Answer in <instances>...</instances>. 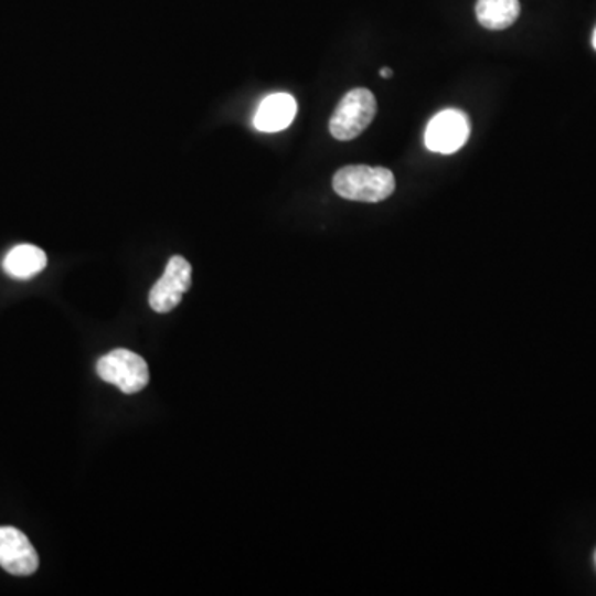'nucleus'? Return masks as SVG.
<instances>
[{
	"instance_id": "obj_5",
	"label": "nucleus",
	"mask_w": 596,
	"mask_h": 596,
	"mask_svg": "<svg viewBox=\"0 0 596 596\" xmlns=\"http://www.w3.org/2000/svg\"><path fill=\"white\" fill-rule=\"evenodd\" d=\"M192 267L184 257L174 255L169 258L162 277L149 291V305L158 313H168L181 304L185 291L191 288Z\"/></svg>"
},
{
	"instance_id": "obj_8",
	"label": "nucleus",
	"mask_w": 596,
	"mask_h": 596,
	"mask_svg": "<svg viewBox=\"0 0 596 596\" xmlns=\"http://www.w3.org/2000/svg\"><path fill=\"white\" fill-rule=\"evenodd\" d=\"M45 267V252L32 244L15 245L3 258V270L19 280L35 277Z\"/></svg>"
},
{
	"instance_id": "obj_3",
	"label": "nucleus",
	"mask_w": 596,
	"mask_h": 596,
	"mask_svg": "<svg viewBox=\"0 0 596 596\" xmlns=\"http://www.w3.org/2000/svg\"><path fill=\"white\" fill-rule=\"evenodd\" d=\"M96 373L103 381L115 384L125 394L139 393L148 386V363L145 358L125 348H116L99 358Z\"/></svg>"
},
{
	"instance_id": "obj_11",
	"label": "nucleus",
	"mask_w": 596,
	"mask_h": 596,
	"mask_svg": "<svg viewBox=\"0 0 596 596\" xmlns=\"http://www.w3.org/2000/svg\"><path fill=\"white\" fill-rule=\"evenodd\" d=\"M593 49L596 50V29H595V33H593Z\"/></svg>"
},
{
	"instance_id": "obj_12",
	"label": "nucleus",
	"mask_w": 596,
	"mask_h": 596,
	"mask_svg": "<svg viewBox=\"0 0 596 596\" xmlns=\"http://www.w3.org/2000/svg\"><path fill=\"white\" fill-rule=\"evenodd\" d=\"M595 565H596V550H595Z\"/></svg>"
},
{
	"instance_id": "obj_6",
	"label": "nucleus",
	"mask_w": 596,
	"mask_h": 596,
	"mask_svg": "<svg viewBox=\"0 0 596 596\" xmlns=\"http://www.w3.org/2000/svg\"><path fill=\"white\" fill-rule=\"evenodd\" d=\"M0 566L17 576H29L39 568V555L25 533L0 526Z\"/></svg>"
},
{
	"instance_id": "obj_1",
	"label": "nucleus",
	"mask_w": 596,
	"mask_h": 596,
	"mask_svg": "<svg viewBox=\"0 0 596 596\" xmlns=\"http://www.w3.org/2000/svg\"><path fill=\"white\" fill-rule=\"evenodd\" d=\"M396 188L393 172L373 166H344L333 175V189L350 201L380 202L390 198Z\"/></svg>"
},
{
	"instance_id": "obj_7",
	"label": "nucleus",
	"mask_w": 596,
	"mask_h": 596,
	"mask_svg": "<svg viewBox=\"0 0 596 596\" xmlns=\"http://www.w3.org/2000/svg\"><path fill=\"white\" fill-rule=\"evenodd\" d=\"M297 115V102L288 93L267 96L255 113L254 126L258 131L275 132L288 128Z\"/></svg>"
},
{
	"instance_id": "obj_9",
	"label": "nucleus",
	"mask_w": 596,
	"mask_h": 596,
	"mask_svg": "<svg viewBox=\"0 0 596 596\" xmlns=\"http://www.w3.org/2000/svg\"><path fill=\"white\" fill-rule=\"evenodd\" d=\"M476 15L489 30L509 29L520 15L519 0H477Z\"/></svg>"
},
{
	"instance_id": "obj_2",
	"label": "nucleus",
	"mask_w": 596,
	"mask_h": 596,
	"mask_svg": "<svg viewBox=\"0 0 596 596\" xmlns=\"http://www.w3.org/2000/svg\"><path fill=\"white\" fill-rule=\"evenodd\" d=\"M376 98L366 88L348 92L330 118V132L338 141L358 138L376 116Z\"/></svg>"
},
{
	"instance_id": "obj_10",
	"label": "nucleus",
	"mask_w": 596,
	"mask_h": 596,
	"mask_svg": "<svg viewBox=\"0 0 596 596\" xmlns=\"http://www.w3.org/2000/svg\"><path fill=\"white\" fill-rule=\"evenodd\" d=\"M380 76H383V78H391V76H393V72H391V68H381Z\"/></svg>"
},
{
	"instance_id": "obj_4",
	"label": "nucleus",
	"mask_w": 596,
	"mask_h": 596,
	"mask_svg": "<svg viewBox=\"0 0 596 596\" xmlns=\"http://www.w3.org/2000/svg\"><path fill=\"white\" fill-rule=\"evenodd\" d=\"M469 135V116L459 109H444L430 119L424 142L429 151L453 155L466 145Z\"/></svg>"
}]
</instances>
